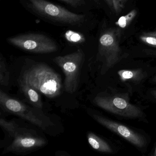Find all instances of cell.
Returning <instances> with one entry per match:
<instances>
[{"label":"cell","mask_w":156,"mask_h":156,"mask_svg":"<svg viewBox=\"0 0 156 156\" xmlns=\"http://www.w3.org/2000/svg\"><path fill=\"white\" fill-rule=\"evenodd\" d=\"M0 105L4 111L29 121L42 130H46L53 125L50 119L41 111V109L31 107L10 96L2 90L0 91Z\"/></svg>","instance_id":"cell-5"},{"label":"cell","mask_w":156,"mask_h":156,"mask_svg":"<svg viewBox=\"0 0 156 156\" xmlns=\"http://www.w3.org/2000/svg\"><path fill=\"white\" fill-rule=\"evenodd\" d=\"M93 117L98 123L126 140L134 146L141 148L146 145V139L142 135L126 126L98 115H93Z\"/></svg>","instance_id":"cell-9"},{"label":"cell","mask_w":156,"mask_h":156,"mask_svg":"<svg viewBox=\"0 0 156 156\" xmlns=\"http://www.w3.org/2000/svg\"><path fill=\"white\" fill-rule=\"evenodd\" d=\"M9 72L2 55L0 56V84L2 86L7 87L9 83Z\"/></svg>","instance_id":"cell-13"},{"label":"cell","mask_w":156,"mask_h":156,"mask_svg":"<svg viewBox=\"0 0 156 156\" xmlns=\"http://www.w3.org/2000/svg\"><path fill=\"white\" fill-rule=\"evenodd\" d=\"M95 2L97 3V4H99V0H93Z\"/></svg>","instance_id":"cell-20"},{"label":"cell","mask_w":156,"mask_h":156,"mask_svg":"<svg viewBox=\"0 0 156 156\" xmlns=\"http://www.w3.org/2000/svg\"><path fill=\"white\" fill-rule=\"evenodd\" d=\"M139 39L145 44L156 48V31L143 33L140 36Z\"/></svg>","instance_id":"cell-15"},{"label":"cell","mask_w":156,"mask_h":156,"mask_svg":"<svg viewBox=\"0 0 156 156\" xmlns=\"http://www.w3.org/2000/svg\"><path fill=\"white\" fill-rule=\"evenodd\" d=\"M127 0H112L113 8L116 13H119L125 7Z\"/></svg>","instance_id":"cell-16"},{"label":"cell","mask_w":156,"mask_h":156,"mask_svg":"<svg viewBox=\"0 0 156 156\" xmlns=\"http://www.w3.org/2000/svg\"><path fill=\"white\" fill-rule=\"evenodd\" d=\"M10 44L23 51L36 54L55 52L58 47L56 42L49 36L37 33L19 34L8 38Z\"/></svg>","instance_id":"cell-7"},{"label":"cell","mask_w":156,"mask_h":156,"mask_svg":"<svg viewBox=\"0 0 156 156\" xmlns=\"http://www.w3.org/2000/svg\"><path fill=\"white\" fill-rule=\"evenodd\" d=\"M154 155H155V156H156V149H155V153H154Z\"/></svg>","instance_id":"cell-22"},{"label":"cell","mask_w":156,"mask_h":156,"mask_svg":"<svg viewBox=\"0 0 156 156\" xmlns=\"http://www.w3.org/2000/svg\"><path fill=\"white\" fill-rule=\"evenodd\" d=\"M137 14V11L136 9L132 10L127 14L119 18L115 23V24L121 29L126 28L134 20Z\"/></svg>","instance_id":"cell-14"},{"label":"cell","mask_w":156,"mask_h":156,"mask_svg":"<svg viewBox=\"0 0 156 156\" xmlns=\"http://www.w3.org/2000/svg\"><path fill=\"white\" fill-rule=\"evenodd\" d=\"M87 139L89 145L94 149L105 153L113 152V150L109 144L94 133L88 132L87 134Z\"/></svg>","instance_id":"cell-11"},{"label":"cell","mask_w":156,"mask_h":156,"mask_svg":"<svg viewBox=\"0 0 156 156\" xmlns=\"http://www.w3.org/2000/svg\"><path fill=\"white\" fill-rule=\"evenodd\" d=\"M23 4L34 14L60 25L80 27L86 20L84 14L74 13L46 0H24Z\"/></svg>","instance_id":"cell-1"},{"label":"cell","mask_w":156,"mask_h":156,"mask_svg":"<svg viewBox=\"0 0 156 156\" xmlns=\"http://www.w3.org/2000/svg\"><path fill=\"white\" fill-rule=\"evenodd\" d=\"M121 31L118 28H108L103 31L98 40V57L103 63L102 74L113 67L122 58L120 47Z\"/></svg>","instance_id":"cell-4"},{"label":"cell","mask_w":156,"mask_h":156,"mask_svg":"<svg viewBox=\"0 0 156 156\" xmlns=\"http://www.w3.org/2000/svg\"><path fill=\"white\" fill-rule=\"evenodd\" d=\"M74 8L81 7L85 4V0H60Z\"/></svg>","instance_id":"cell-17"},{"label":"cell","mask_w":156,"mask_h":156,"mask_svg":"<svg viewBox=\"0 0 156 156\" xmlns=\"http://www.w3.org/2000/svg\"><path fill=\"white\" fill-rule=\"evenodd\" d=\"M118 74L123 82L137 80L141 79L143 76L142 72L139 70H119Z\"/></svg>","instance_id":"cell-12"},{"label":"cell","mask_w":156,"mask_h":156,"mask_svg":"<svg viewBox=\"0 0 156 156\" xmlns=\"http://www.w3.org/2000/svg\"><path fill=\"white\" fill-rule=\"evenodd\" d=\"M21 80L48 98H56L62 92L60 75L44 64H38L27 69Z\"/></svg>","instance_id":"cell-2"},{"label":"cell","mask_w":156,"mask_h":156,"mask_svg":"<svg viewBox=\"0 0 156 156\" xmlns=\"http://www.w3.org/2000/svg\"><path fill=\"white\" fill-rule=\"evenodd\" d=\"M0 126L12 138L11 144L6 148L7 152H23L41 147L46 144L44 138L36 131L18 126L13 121L0 119Z\"/></svg>","instance_id":"cell-3"},{"label":"cell","mask_w":156,"mask_h":156,"mask_svg":"<svg viewBox=\"0 0 156 156\" xmlns=\"http://www.w3.org/2000/svg\"><path fill=\"white\" fill-rule=\"evenodd\" d=\"M106 3L110 8H113V3H112V0H105Z\"/></svg>","instance_id":"cell-18"},{"label":"cell","mask_w":156,"mask_h":156,"mask_svg":"<svg viewBox=\"0 0 156 156\" xmlns=\"http://www.w3.org/2000/svg\"><path fill=\"white\" fill-rule=\"evenodd\" d=\"M20 85L23 93L30 104L34 107L42 109L43 104L40 92L21 79Z\"/></svg>","instance_id":"cell-10"},{"label":"cell","mask_w":156,"mask_h":156,"mask_svg":"<svg viewBox=\"0 0 156 156\" xmlns=\"http://www.w3.org/2000/svg\"><path fill=\"white\" fill-rule=\"evenodd\" d=\"M151 94L155 98H156V90H154L151 91Z\"/></svg>","instance_id":"cell-19"},{"label":"cell","mask_w":156,"mask_h":156,"mask_svg":"<svg viewBox=\"0 0 156 156\" xmlns=\"http://www.w3.org/2000/svg\"><path fill=\"white\" fill-rule=\"evenodd\" d=\"M152 81H153V82H154V83H156V76L154 77V78H153V79H152Z\"/></svg>","instance_id":"cell-21"},{"label":"cell","mask_w":156,"mask_h":156,"mask_svg":"<svg viewBox=\"0 0 156 156\" xmlns=\"http://www.w3.org/2000/svg\"><path fill=\"white\" fill-rule=\"evenodd\" d=\"M93 101L102 109L121 116L134 118L140 117L143 114L139 108L123 98L97 96Z\"/></svg>","instance_id":"cell-8"},{"label":"cell","mask_w":156,"mask_h":156,"mask_svg":"<svg viewBox=\"0 0 156 156\" xmlns=\"http://www.w3.org/2000/svg\"><path fill=\"white\" fill-rule=\"evenodd\" d=\"M53 61L64 74L65 90L69 94H73L80 83L81 70L85 61L83 51L79 49L72 53L56 56Z\"/></svg>","instance_id":"cell-6"}]
</instances>
